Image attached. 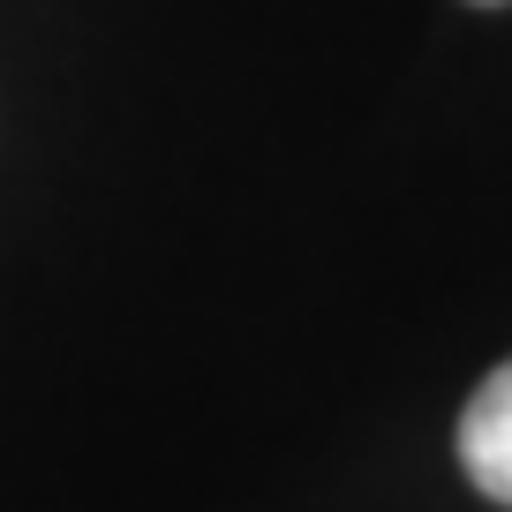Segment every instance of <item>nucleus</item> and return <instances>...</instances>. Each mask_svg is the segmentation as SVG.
I'll list each match as a JSON object with an SVG mask.
<instances>
[{"label":"nucleus","mask_w":512,"mask_h":512,"mask_svg":"<svg viewBox=\"0 0 512 512\" xmlns=\"http://www.w3.org/2000/svg\"><path fill=\"white\" fill-rule=\"evenodd\" d=\"M460 467L475 475L482 497L512 505V362H497L482 377V392L460 415Z\"/></svg>","instance_id":"1"},{"label":"nucleus","mask_w":512,"mask_h":512,"mask_svg":"<svg viewBox=\"0 0 512 512\" xmlns=\"http://www.w3.org/2000/svg\"><path fill=\"white\" fill-rule=\"evenodd\" d=\"M482 8H497V0H482Z\"/></svg>","instance_id":"2"}]
</instances>
